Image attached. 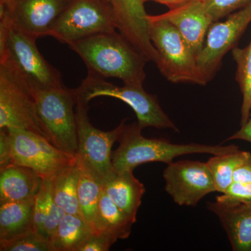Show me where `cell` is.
<instances>
[{
    "label": "cell",
    "instance_id": "6da1fadb",
    "mask_svg": "<svg viewBox=\"0 0 251 251\" xmlns=\"http://www.w3.org/2000/svg\"><path fill=\"white\" fill-rule=\"evenodd\" d=\"M69 47L80 57L87 72L115 77L124 84L143 85L148 59L117 31L75 41Z\"/></svg>",
    "mask_w": 251,
    "mask_h": 251
},
{
    "label": "cell",
    "instance_id": "7a4b0ae2",
    "mask_svg": "<svg viewBox=\"0 0 251 251\" xmlns=\"http://www.w3.org/2000/svg\"><path fill=\"white\" fill-rule=\"evenodd\" d=\"M36 40L0 15V67L31 92L64 85L60 72L44 58Z\"/></svg>",
    "mask_w": 251,
    "mask_h": 251
},
{
    "label": "cell",
    "instance_id": "3957f363",
    "mask_svg": "<svg viewBox=\"0 0 251 251\" xmlns=\"http://www.w3.org/2000/svg\"><path fill=\"white\" fill-rule=\"evenodd\" d=\"M138 122L125 124L119 138L118 148L112 154V166L118 173L133 172L135 168L150 162L170 164L176 157L194 153L222 155L239 150L236 145L174 144L162 138H147Z\"/></svg>",
    "mask_w": 251,
    "mask_h": 251
},
{
    "label": "cell",
    "instance_id": "277c9868",
    "mask_svg": "<svg viewBox=\"0 0 251 251\" xmlns=\"http://www.w3.org/2000/svg\"><path fill=\"white\" fill-rule=\"evenodd\" d=\"M148 29L158 54L156 64L167 80L173 83L206 85L207 80L200 69L196 54L171 23L158 15H149Z\"/></svg>",
    "mask_w": 251,
    "mask_h": 251
},
{
    "label": "cell",
    "instance_id": "5b68a950",
    "mask_svg": "<svg viewBox=\"0 0 251 251\" xmlns=\"http://www.w3.org/2000/svg\"><path fill=\"white\" fill-rule=\"evenodd\" d=\"M31 92L48 140L64 152L76 156V89H69L62 85Z\"/></svg>",
    "mask_w": 251,
    "mask_h": 251
},
{
    "label": "cell",
    "instance_id": "8992f818",
    "mask_svg": "<svg viewBox=\"0 0 251 251\" xmlns=\"http://www.w3.org/2000/svg\"><path fill=\"white\" fill-rule=\"evenodd\" d=\"M76 91L77 96L87 103L100 97H111L125 102L133 109L137 122L143 129L153 127L171 128L179 132L176 126L163 111L156 97L144 90L143 85H114L105 80V77L88 72Z\"/></svg>",
    "mask_w": 251,
    "mask_h": 251
},
{
    "label": "cell",
    "instance_id": "52a82bcc",
    "mask_svg": "<svg viewBox=\"0 0 251 251\" xmlns=\"http://www.w3.org/2000/svg\"><path fill=\"white\" fill-rule=\"evenodd\" d=\"M117 31L113 11L105 0H73L54 22L49 36L62 44Z\"/></svg>",
    "mask_w": 251,
    "mask_h": 251
},
{
    "label": "cell",
    "instance_id": "ba28073f",
    "mask_svg": "<svg viewBox=\"0 0 251 251\" xmlns=\"http://www.w3.org/2000/svg\"><path fill=\"white\" fill-rule=\"evenodd\" d=\"M75 117L77 133L75 157L104 182L115 172L112 162V148L114 143L118 141L126 120H124L115 129L109 131L99 129L90 122L88 103L78 96Z\"/></svg>",
    "mask_w": 251,
    "mask_h": 251
},
{
    "label": "cell",
    "instance_id": "9c48e42d",
    "mask_svg": "<svg viewBox=\"0 0 251 251\" xmlns=\"http://www.w3.org/2000/svg\"><path fill=\"white\" fill-rule=\"evenodd\" d=\"M6 130L13 165L29 168L42 179H52L59 172L76 162V157L64 152L40 135L26 130Z\"/></svg>",
    "mask_w": 251,
    "mask_h": 251
},
{
    "label": "cell",
    "instance_id": "30bf717a",
    "mask_svg": "<svg viewBox=\"0 0 251 251\" xmlns=\"http://www.w3.org/2000/svg\"><path fill=\"white\" fill-rule=\"evenodd\" d=\"M23 129L48 139L31 90L0 67V129Z\"/></svg>",
    "mask_w": 251,
    "mask_h": 251
},
{
    "label": "cell",
    "instance_id": "8fae6325",
    "mask_svg": "<svg viewBox=\"0 0 251 251\" xmlns=\"http://www.w3.org/2000/svg\"><path fill=\"white\" fill-rule=\"evenodd\" d=\"M251 22V1L229 14L224 22L211 25L203 49L197 55L198 66L208 82L215 76L224 56L236 47Z\"/></svg>",
    "mask_w": 251,
    "mask_h": 251
},
{
    "label": "cell",
    "instance_id": "7c38bea8",
    "mask_svg": "<svg viewBox=\"0 0 251 251\" xmlns=\"http://www.w3.org/2000/svg\"><path fill=\"white\" fill-rule=\"evenodd\" d=\"M165 190L179 206H196L209 193L216 192L206 163L198 161L173 162L163 172Z\"/></svg>",
    "mask_w": 251,
    "mask_h": 251
},
{
    "label": "cell",
    "instance_id": "4fadbf2b",
    "mask_svg": "<svg viewBox=\"0 0 251 251\" xmlns=\"http://www.w3.org/2000/svg\"><path fill=\"white\" fill-rule=\"evenodd\" d=\"M73 0H14L9 9H0L21 30L34 39L49 36L57 18Z\"/></svg>",
    "mask_w": 251,
    "mask_h": 251
},
{
    "label": "cell",
    "instance_id": "5bb4252c",
    "mask_svg": "<svg viewBox=\"0 0 251 251\" xmlns=\"http://www.w3.org/2000/svg\"><path fill=\"white\" fill-rule=\"evenodd\" d=\"M113 11L117 29L148 59L156 64L158 54L150 40L149 15L143 0H105Z\"/></svg>",
    "mask_w": 251,
    "mask_h": 251
},
{
    "label": "cell",
    "instance_id": "9a60e30c",
    "mask_svg": "<svg viewBox=\"0 0 251 251\" xmlns=\"http://www.w3.org/2000/svg\"><path fill=\"white\" fill-rule=\"evenodd\" d=\"M158 16L176 28L197 57L204 45L208 30L214 23L202 0H195L170 9Z\"/></svg>",
    "mask_w": 251,
    "mask_h": 251
},
{
    "label": "cell",
    "instance_id": "2e32d148",
    "mask_svg": "<svg viewBox=\"0 0 251 251\" xmlns=\"http://www.w3.org/2000/svg\"><path fill=\"white\" fill-rule=\"evenodd\" d=\"M207 207L219 218L232 250L251 251V204L216 201Z\"/></svg>",
    "mask_w": 251,
    "mask_h": 251
},
{
    "label": "cell",
    "instance_id": "e0dca14e",
    "mask_svg": "<svg viewBox=\"0 0 251 251\" xmlns=\"http://www.w3.org/2000/svg\"><path fill=\"white\" fill-rule=\"evenodd\" d=\"M103 188L120 210L135 224L145 188L135 177L133 172L115 171L104 181Z\"/></svg>",
    "mask_w": 251,
    "mask_h": 251
},
{
    "label": "cell",
    "instance_id": "ac0fdd59",
    "mask_svg": "<svg viewBox=\"0 0 251 251\" xmlns=\"http://www.w3.org/2000/svg\"><path fill=\"white\" fill-rule=\"evenodd\" d=\"M43 179L29 168L12 165L0 171V203L35 199Z\"/></svg>",
    "mask_w": 251,
    "mask_h": 251
},
{
    "label": "cell",
    "instance_id": "d6986e66",
    "mask_svg": "<svg viewBox=\"0 0 251 251\" xmlns=\"http://www.w3.org/2000/svg\"><path fill=\"white\" fill-rule=\"evenodd\" d=\"M35 199L0 204V246L34 231Z\"/></svg>",
    "mask_w": 251,
    "mask_h": 251
},
{
    "label": "cell",
    "instance_id": "ffe728a7",
    "mask_svg": "<svg viewBox=\"0 0 251 251\" xmlns=\"http://www.w3.org/2000/svg\"><path fill=\"white\" fill-rule=\"evenodd\" d=\"M133 224L108 197L103 188L94 219V233L108 238L115 244L118 239L129 237Z\"/></svg>",
    "mask_w": 251,
    "mask_h": 251
},
{
    "label": "cell",
    "instance_id": "44dd1931",
    "mask_svg": "<svg viewBox=\"0 0 251 251\" xmlns=\"http://www.w3.org/2000/svg\"><path fill=\"white\" fill-rule=\"evenodd\" d=\"M66 213L54 201L52 179H43L34 206V231L50 243Z\"/></svg>",
    "mask_w": 251,
    "mask_h": 251
},
{
    "label": "cell",
    "instance_id": "7402d4cb",
    "mask_svg": "<svg viewBox=\"0 0 251 251\" xmlns=\"http://www.w3.org/2000/svg\"><path fill=\"white\" fill-rule=\"evenodd\" d=\"M78 168V196L80 216L93 229L94 219L103 182L90 168L76 158ZM94 232V231H93Z\"/></svg>",
    "mask_w": 251,
    "mask_h": 251
},
{
    "label": "cell",
    "instance_id": "603a6c76",
    "mask_svg": "<svg viewBox=\"0 0 251 251\" xmlns=\"http://www.w3.org/2000/svg\"><path fill=\"white\" fill-rule=\"evenodd\" d=\"M77 184L78 168L76 162L64 168L52 179L54 201L66 214L80 215Z\"/></svg>",
    "mask_w": 251,
    "mask_h": 251
},
{
    "label": "cell",
    "instance_id": "cb8c5ba5",
    "mask_svg": "<svg viewBox=\"0 0 251 251\" xmlns=\"http://www.w3.org/2000/svg\"><path fill=\"white\" fill-rule=\"evenodd\" d=\"M93 232L82 216L66 214L51 239L52 251H76Z\"/></svg>",
    "mask_w": 251,
    "mask_h": 251
},
{
    "label": "cell",
    "instance_id": "d4e9b609",
    "mask_svg": "<svg viewBox=\"0 0 251 251\" xmlns=\"http://www.w3.org/2000/svg\"><path fill=\"white\" fill-rule=\"evenodd\" d=\"M248 151H237L222 155H214L206 162L213 176L216 192L224 193L233 183L236 169L251 158Z\"/></svg>",
    "mask_w": 251,
    "mask_h": 251
},
{
    "label": "cell",
    "instance_id": "484cf974",
    "mask_svg": "<svg viewBox=\"0 0 251 251\" xmlns=\"http://www.w3.org/2000/svg\"><path fill=\"white\" fill-rule=\"evenodd\" d=\"M232 55L237 64L236 80L243 96L241 120L242 126L249 120L251 112V41L244 49L234 48Z\"/></svg>",
    "mask_w": 251,
    "mask_h": 251
},
{
    "label": "cell",
    "instance_id": "4316f807",
    "mask_svg": "<svg viewBox=\"0 0 251 251\" xmlns=\"http://www.w3.org/2000/svg\"><path fill=\"white\" fill-rule=\"evenodd\" d=\"M202 1L213 22H217L221 18L227 17L242 9L251 0H202Z\"/></svg>",
    "mask_w": 251,
    "mask_h": 251
},
{
    "label": "cell",
    "instance_id": "83f0119b",
    "mask_svg": "<svg viewBox=\"0 0 251 251\" xmlns=\"http://www.w3.org/2000/svg\"><path fill=\"white\" fill-rule=\"evenodd\" d=\"M0 251H52V249L50 243L32 232L13 242L0 246Z\"/></svg>",
    "mask_w": 251,
    "mask_h": 251
},
{
    "label": "cell",
    "instance_id": "f1b7e54d",
    "mask_svg": "<svg viewBox=\"0 0 251 251\" xmlns=\"http://www.w3.org/2000/svg\"><path fill=\"white\" fill-rule=\"evenodd\" d=\"M216 201L224 203L251 204V183L233 181L224 193L216 197Z\"/></svg>",
    "mask_w": 251,
    "mask_h": 251
},
{
    "label": "cell",
    "instance_id": "f546056e",
    "mask_svg": "<svg viewBox=\"0 0 251 251\" xmlns=\"http://www.w3.org/2000/svg\"><path fill=\"white\" fill-rule=\"evenodd\" d=\"M112 244L108 238L93 232L79 246L76 251H108Z\"/></svg>",
    "mask_w": 251,
    "mask_h": 251
},
{
    "label": "cell",
    "instance_id": "4dcf8cb0",
    "mask_svg": "<svg viewBox=\"0 0 251 251\" xmlns=\"http://www.w3.org/2000/svg\"><path fill=\"white\" fill-rule=\"evenodd\" d=\"M13 165L9 135L6 129H0V171Z\"/></svg>",
    "mask_w": 251,
    "mask_h": 251
},
{
    "label": "cell",
    "instance_id": "1f68e13d",
    "mask_svg": "<svg viewBox=\"0 0 251 251\" xmlns=\"http://www.w3.org/2000/svg\"><path fill=\"white\" fill-rule=\"evenodd\" d=\"M233 181L251 183V157L238 167L234 171Z\"/></svg>",
    "mask_w": 251,
    "mask_h": 251
},
{
    "label": "cell",
    "instance_id": "d6a6232c",
    "mask_svg": "<svg viewBox=\"0 0 251 251\" xmlns=\"http://www.w3.org/2000/svg\"><path fill=\"white\" fill-rule=\"evenodd\" d=\"M245 140L251 144V112L249 120L242 126V128L226 140Z\"/></svg>",
    "mask_w": 251,
    "mask_h": 251
},
{
    "label": "cell",
    "instance_id": "836d02e7",
    "mask_svg": "<svg viewBox=\"0 0 251 251\" xmlns=\"http://www.w3.org/2000/svg\"><path fill=\"white\" fill-rule=\"evenodd\" d=\"M155 1L159 4L166 5L170 9L186 4L190 1H195V0H146V1Z\"/></svg>",
    "mask_w": 251,
    "mask_h": 251
},
{
    "label": "cell",
    "instance_id": "e575fe53",
    "mask_svg": "<svg viewBox=\"0 0 251 251\" xmlns=\"http://www.w3.org/2000/svg\"><path fill=\"white\" fill-rule=\"evenodd\" d=\"M14 0H0V9H9Z\"/></svg>",
    "mask_w": 251,
    "mask_h": 251
},
{
    "label": "cell",
    "instance_id": "d590c367",
    "mask_svg": "<svg viewBox=\"0 0 251 251\" xmlns=\"http://www.w3.org/2000/svg\"><path fill=\"white\" fill-rule=\"evenodd\" d=\"M144 2H146V0H143Z\"/></svg>",
    "mask_w": 251,
    "mask_h": 251
}]
</instances>
